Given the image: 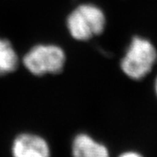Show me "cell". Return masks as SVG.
<instances>
[{
    "label": "cell",
    "instance_id": "obj_1",
    "mask_svg": "<svg viewBox=\"0 0 157 157\" xmlns=\"http://www.w3.org/2000/svg\"><path fill=\"white\" fill-rule=\"evenodd\" d=\"M157 61V51L150 40L134 37L121 59V68L128 78L140 80L152 71Z\"/></svg>",
    "mask_w": 157,
    "mask_h": 157
},
{
    "label": "cell",
    "instance_id": "obj_2",
    "mask_svg": "<svg viewBox=\"0 0 157 157\" xmlns=\"http://www.w3.org/2000/svg\"><path fill=\"white\" fill-rule=\"evenodd\" d=\"M67 25L73 39L86 41L102 33L106 26V16L100 7L84 4L70 13Z\"/></svg>",
    "mask_w": 157,
    "mask_h": 157
},
{
    "label": "cell",
    "instance_id": "obj_3",
    "mask_svg": "<svg viewBox=\"0 0 157 157\" xmlns=\"http://www.w3.org/2000/svg\"><path fill=\"white\" fill-rule=\"evenodd\" d=\"M65 62V52L54 45H35L23 59L25 68L37 76L59 73L64 68Z\"/></svg>",
    "mask_w": 157,
    "mask_h": 157
},
{
    "label": "cell",
    "instance_id": "obj_4",
    "mask_svg": "<svg viewBox=\"0 0 157 157\" xmlns=\"http://www.w3.org/2000/svg\"><path fill=\"white\" fill-rule=\"evenodd\" d=\"M10 154L11 157H52V149L43 135L21 132L11 140Z\"/></svg>",
    "mask_w": 157,
    "mask_h": 157
},
{
    "label": "cell",
    "instance_id": "obj_5",
    "mask_svg": "<svg viewBox=\"0 0 157 157\" xmlns=\"http://www.w3.org/2000/svg\"><path fill=\"white\" fill-rule=\"evenodd\" d=\"M71 157H110V151L104 143L87 133L74 135L70 144Z\"/></svg>",
    "mask_w": 157,
    "mask_h": 157
},
{
    "label": "cell",
    "instance_id": "obj_6",
    "mask_svg": "<svg viewBox=\"0 0 157 157\" xmlns=\"http://www.w3.org/2000/svg\"><path fill=\"white\" fill-rule=\"evenodd\" d=\"M18 56L6 39H0V77L13 73L18 67Z\"/></svg>",
    "mask_w": 157,
    "mask_h": 157
},
{
    "label": "cell",
    "instance_id": "obj_7",
    "mask_svg": "<svg viewBox=\"0 0 157 157\" xmlns=\"http://www.w3.org/2000/svg\"><path fill=\"white\" fill-rule=\"evenodd\" d=\"M118 157H143L140 153L135 151H127L121 154Z\"/></svg>",
    "mask_w": 157,
    "mask_h": 157
},
{
    "label": "cell",
    "instance_id": "obj_8",
    "mask_svg": "<svg viewBox=\"0 0 157 157\" xmlns=\"http://www.w3.org/2000/svg\"><path fill=\"white\" fill-rule=\"evenodd\" d=\"M155 94L157 95V77L155 78Z\"/></svg>",
    "mask_w": 157,
    "mask_h": 157
}]
</instances>
